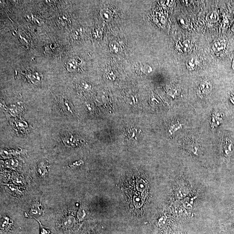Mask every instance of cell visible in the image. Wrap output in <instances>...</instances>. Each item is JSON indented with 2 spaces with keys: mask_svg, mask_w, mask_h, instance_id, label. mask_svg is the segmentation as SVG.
Wrapping results in <instances>:
<instances>
[{
  "mask_svg": "<svg viewBox=\"0 0 234 234\" xmlns=\"http://www.w3.org/2000/svg\"><path fill=\"white\" fill-rule=\"evenodd\" d=\"M206 20L210 23L216 22L218 20V14L216 11H212L207 15Z\"/></svg>",
  "mask_w": 234,
  "mask_h": 234,
  "instance_id": "ba28073f",
  "label": "cell"
},
{
  "mask_svg": "<svg viewBox=\"0 0 234 234\" xmlns=\"http://www.w3.org/2000/svg\"><path fill=\"white\" fill-rule=\"evenodd\" d=\"M138 132V130L137 129H130L128 130V133L129 135L130 138L131 139H135V140H137V138H136V132Z\"/></svg>",
  "mask_w": 234,
  "mask_h": 234,
  "instance_id": "2e32d148",
  "label": "cell"
},
{
  "mask_svg": "<svg viewBox=\"0 0 234 234\" xmlns=\"http://www.w3.org/2000/svg\"><path fill=\"white\" fill-rule=\"evenodd\" d=\"M226 47V44L223 41H216L213 45V49L215 52H219L223 50Z\"/></svg>",
  "mask_w": 234,
  "mask_h": 234,
  "instance_id": "9c48e42d",
  "label": "cell"
},
{
  "mask_svg": "<svg viewBox=\"0 0 234 234\" xmlns=\"http://www.w3.org/2000/svg\"><path fill=\"white\" fill-rule=\"evenodd\" d=\"M77 60L74 59H70L66 63V66L67 70L70 72H74L77 68Z\"/></svg>",
  "mask_w": 234,
  "mask_h": 234,
  "instance_id": "8992f818",
  "label": "cell"
},
{
  "mask_svg": "<svg viewBox=\"0 0 234 234\" xmlns=\"http://www.w3.org/2000/svg\"><path fill=\"white\" fill-rule=\"evenodd\" d=\"M199 62L195 58L192 57L187 60L186 66L188 70L190 71H193L197 69L198 67Z\"/></svg>",
  "mask_w": 234,
  "mask_h": 234,
  "instance_id": "277c9868",
  "label": "cell"
},
{
  "mask_svg": "<svg viewBox=\"0 0 234 234\" xmlns=\"http://www.w3.org/2000/svg\"><path fill=\"white\" fill-rule=\"evenodd\" d=\"M4 185L5 186V188L7 190V191L8 190V193H11L13 195L17 196L21 195L22 193V192L20 190L18 187L15 186L6 184H4Z\"/></svg>",
  "mask_w": 234,
  "mask_h": 234,
  "instance_id": "5b68a950",
  "label": "cell"
},
{
  "mask_svg": "<svg viewBox=\"0 0 234 234\" xmlns=\"http://www.w3.org/2000/svg\"><path fill=\"white\" fill-rule=\"evenodd\" d=\"M73 224L72 218L70 217H67L65 219H63L62 223V226L63 228H68L72 227Z\"/></svg>",
  "mask_w": 234,
  "mask_h": 234,
  "instance_id": "7c38bea8",
  "label": "cell"
},
{
  "mask_svg": "<svg viewBox=\"0 0 234 234\" xmlns=\"http://www.w3.org/2000/svg\"><path fill=\"white\" fill-rule=\"evenodd\" d=\"M193 46V43L191 40H186L183 42L182 48L184 52H188L190 51Z\"/></svg>",
  "mask_w": 234,
  "mask_h": 234,
  "instance_id": "30bf717a",
  "label": "cell"
},
{
  "mask_svg": "<svg viewBox=\"0 0 234 234\" xmlns=\"http://www.w3.org/2000/svg\"><path fill=\"white\" fill-rule=\"evenodd\" d=\"M223 116L222 114L218 112L217 110L214 111L212 114L210 123L213 128H216L218 127L223 122Z\"/></svg>",
  "mask_w": 234,
  "mask_h": 234,
  "instance_id": "6da1fadb",
  "label": "cell"
},
{
  "mask_svg": "<svg viewBox=\"0 0 234 234\" xmlns=\"http://www.w3.org/2000/svg\"><path fill=\"white\" fill-rule=\"evenodd\" d=\"M174 125H172L171 126V131H170V132L171 134H172V132H174V131H177L178 129H181L182 127V125H181L178 122L177 123H175Z\"/></svg>",
  "mask_w": 234,
  "mask_h": 234,
  "instance_id": "9a60e30c",
  "label": "cell"
},
{
  "mask_svg": "<svg viewBox=\"0 0 234 234\" xmlns=\"http://www.w3.org/2000/svg\"><path fill=\"white\" fill-rule=\"evenodd\" d=\"M43 209L40 204H34L30 210V216L35 218L36 216H39L41 215L43 213Z\"/></svg>",
  "mask_w": 234,
  "mask_h": 234,
  "instance_id": "7a4b0ae2",
  "label": "cell"
},
{
  "mask_svg": "<svg viewBox=\"0 0 234 234\" xmlns=\"http://www.w3.org/2000/svg\"><path fill=\"white\" fill-rule=\"evenodd\" d=\"M178 21L179 24L182 27H184V28H186L187 27V21L185 19L183 18V17H181L179 19Z\"/></svg>",
  "mask_w": 234,
  "mask_h": 234,
  "instance_id": "d6986e66",
  "label": "cell"
},
{
  "mask_svg": "<svg viewBox=\"0 0 234 234\" xmlns=\"http://www.w3.org/2000/svg\"><path fill=\"white\" fill-rule=\"evenodd\" d=\"M27 20L29 21L32 22L34 24H36V25H40L41 24V21L40 20L37 19V18H35L34 17L32 16H27Z\"/></svg>",
  "mask_w": 234,
  "mask_h": 234,
  "instance_id": "e0dca14e",
  "label": "cell"
},
{
  "mask_svg": "<svg viewBox=\"0 0 234 234\" xmlns=\"http://www.w3.org/2000/svg\"><path fill=\"white\" fill-rule=\"evenodd\" d=\"M37 220L39 222V225H40V234H51V232L49 230V228L45 227V226H43L39 221Z\"/></svg>",
  "mask_w": 234,
  "mask_h": 234,
  "instance_id": "5bb4252c",
  "label": "cell"
},
{
  "mask_svg": "<svg viewBox=\"0 0 234 234\" xmlns=\"http://www.w3.org/2000/svg\"><path fill=\"white\" fill-rule=\"evenodd\" d=\"M9 218L6 217V218H3L2 220V222H1V228H2L3 230H7L9 228L10 226H8L10 225L11 226L12 225V223H10Z\"/></svg>",
  "mask_w": 234,
  "mask_h": 234,
  "instance_id": "8fae6325",
  "label": "cell"
},
{
  "mask_svg": "<svg viewBox=\"0 0 234 234\" xmlns=\"http://www.w3.org/2000/svg\"><path fill=\"white\" fill-rule=\"evenodd\" d=\"M110 48L111 50L114 53H117L121 51L120 47L118 45V44L116 43L112 42L111 43Z\"/></svg>",
  "mask_w": 234,
  "mask_h": 234,
  "instance_id": "4fadbf2b",
  "label": "cell"
},
{
  "mask_svg": "<svg viewBox=\"0 0 234 234\" xmlns=\"http://www.w3.org/2000/svg\"><path fill=\"white\" fill-rule=\"evenodd\" d=\"M199 89L201 94H208L212 91V85L209 82L206 81L203 82L200 85Z\"/></svg>",
  "mask_w": 234,
  "mask_h": 234,
  "instance_id": "3957f363",
  "label": "cell"
},
{
  "mask_svg": "<svg viewBox=\"0 0 234 234\" xmlns=\"http://www.w3.org/2000/svg\"><path fill=\"white\" fill-rule=\"evenodd\" d=\"M230 100L231 101L232 103L234 104V94L232 95V96L230 98Z\"/></svg>",
  "mask_w": 234,
  "mask_h": 234,
  "instance_id": "44dd1931",
  "label": "cell"
},
{
  "mask_svg": "<svg viewBox=\"0 0 234 234\" xmlns=\"http://www.w3.org/2000/svg\"><path fill=\"white\" fill-rule=\"evenodd\" d=\"M101 15L103 18L106 19L110 18L111 16L110 11L108 10L103 11L101 12Z\"/></svg>",
  "mask_w": 234,
  "mask_h": 234,
  "instance_id": "ac0fdd59",
  "label": "cell"
},
{
  "mask_svg": "<svg viewBox=\"0 0 234 234\" xmlns=\"http://www.w3.org/2000/svg\"><path fill=\"white\" fill-rule=\"evenodd\" d=\"M233 150V145L231 141L229 139H227L225 141L223 147L224 153L226 155H229L232 153Z\"/></svg>",
  "mask_w": 234,
  "mask_h": 234,
  "instance_id": "52a82bcc",
  "label": "cell"
},
{
  "mask_svg": "<svg viewBox=\"0 0 234 234\" xmlns=\"http://www.w3.org/2000/svg\"><path fill=\"white\" fill-rule=\"evenodd\" d=\"M232 69L234 70V59L233 60V61L232 63Z\"/></svg>",
  "mask_w": 234,
  "mask_h": 234,
  "instance_id": "7402d4cb",
  "label": "cell"
},
{
  "mask_svg": "<svg viewBox=\"0 0 234 234\" xmlns=\"http://www.w3.org/2000/svg\"><path fill=\"white\" fill-rule=\"evenodd\" d=\"M232 30H233V31H234V25L233 26V27H232Z\"/></svg>",
  "mask_w": 234,
  "mask_h": 234,
  "instance_id": "603a6c76",
  "label": "cell"
},
{
  "mask_svg": "<svg viewBox=\"0 0 234 234\" xmlns=\"http://www.w3.org/2000/svg\"><path fill=\"white\" fill-rule=\"evenodd\" d=\"M142 68L143 71V72H145V73L148 74V73H150L152 71V68L149 67V66L145 65Z\"/></svg>",
  "mask_w": 234,
  "mask_h": 234,
  "instance_id": "ffe728a7",
  "label": "cell"
}]
</instances>
